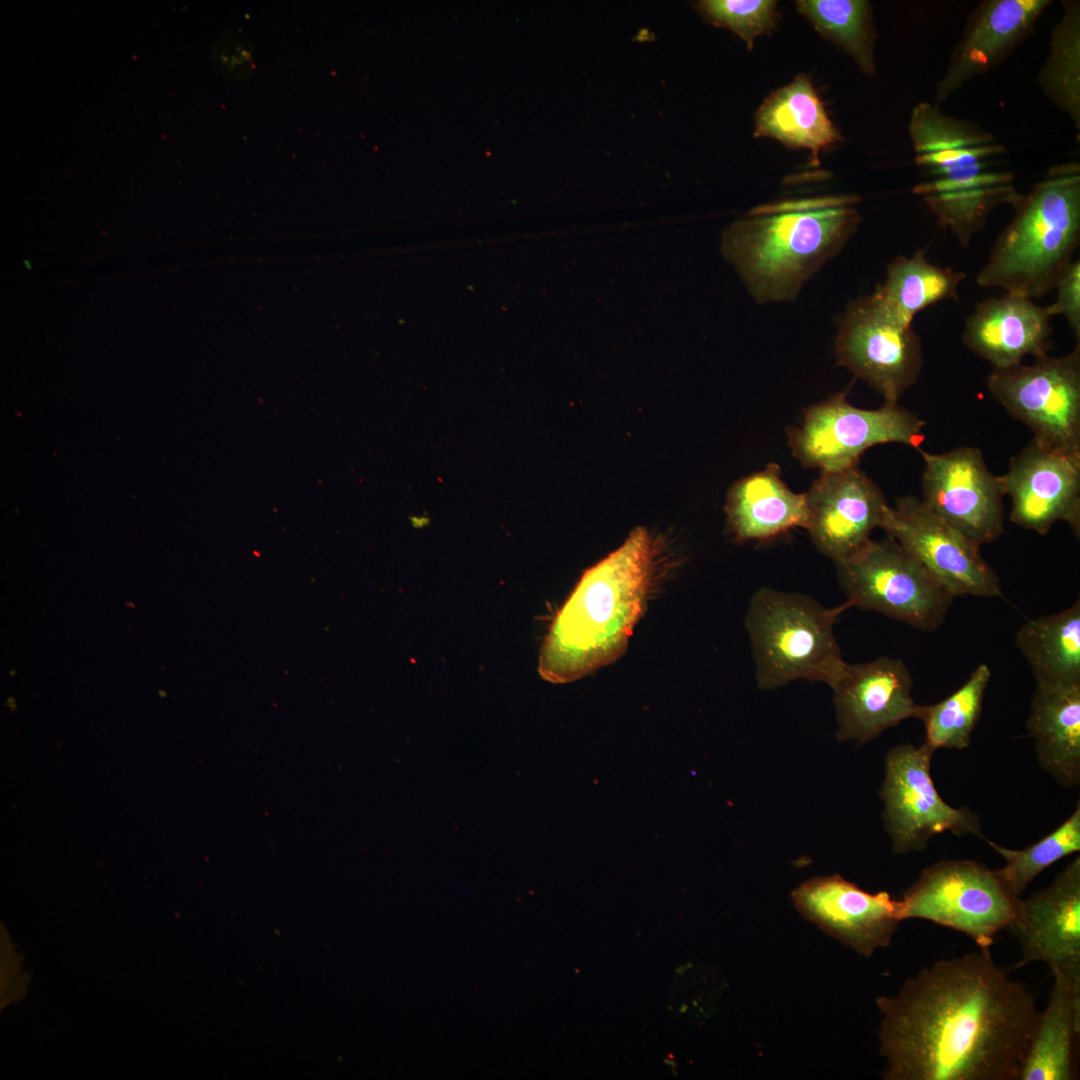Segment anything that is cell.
<instances>
[{
  "instance_id": "26",
  "label": "cell",
  "mask_w": 1080,
  "mask_h": 1080,
  "mask_svg": "<svg viewBox=\"0 0 1080 1080\" xmlns=\"http://www.w3.org/2000/svg\"><path fill=\"white\" fill-rule=\"evenodd\" d=\"M1015 644L1037 685L1080 683V601L1059 613L1027 620L1018 629Z\"/></svg>"
},
{
  "instance_id": "16",
  "label": "cell",
  "mask_w": 1080,
  "mask_h": 1080,
  "mask_svg": "<svg viewBox=\"0 0 1080 1080\" xmlns=\"http://www.w3.org/2000/svg\"><path fill=\"white\" fill-rule=\"evenodd\" d=\"M1000 481L1011 499V522L1045 535L1063 521L1079 537L1080 456L1052 451L1032 440L1011 459Z\"/></svg>"
},
{
  "instance_id": "24",
  "label": "cell",
  "mask_w": 1080,
  "mask_h": 1080,
  "mask_svg": "<svg viewBox=\"0 0 1080 1080\" xmlns=\"http://www.w3.org/2000/svg\"><path fill=\"white\" fill-rule=\"evenodd\" d=\"M753 135L776 139L788 148L807 149L812 164L819 163L822 150L842 140L806 74H798L764 99L754 115Z\"/></svg>"
},
{
  "instance_id": "20",
  "label": "cell",
  "mask_w": 1080,
  "mask_h": 1080,
  "mask_svg": "<svg viewBox=\"0 0 1080 1080\" xmlns=\"http://www.w3.org/2000/svg\"><path fill=\"white\" fill-rule=\"evenodd\" d=\"M1049 0H985L971 13L950 63L936 85L937 103L999 65L1028 37Z\"/></svg>"
},
{
  "instance_id": "22",
  "label": "cell",
  "mask_w": 1080,
  "mask_h": 1080,
  "mask_svg": "<svg viewBox=\"0 0 1080 1080\" xmlns=\"http://www.w3.org/2000/svg\"><path fill=\"white\" fill-rule=\"evenodd\" d=\"M725 512L728 529L737 541L766 540L805 528L806 496L791 491L780 477L779 466L770 463L731 486Z\"/></svg>"
},
{
  "instance_id": "11",
  "label": "cell",
  "mask_w": 1080,
  "mask_h": 1080,
  "mask_svg": "<svg viewBox=\"0 0 1080 1080\" xmlns=\"http://www.w3.org/2000/svg\"><path fill=\"white\" fill-rule=\"evenodd\" d=\"M934 752L924 742L897 745L886 756L879 796L896 854L923 851L932 837L946 831L983 838L980 817L967 807L950 806L938 793L930 773Z\"/></svg>"
},
{
  "instance_id": "14",
  "label": "cell",
  "mask_w": 1080,
  "mask_h": 1080,
  "mask_svg": "<svg viewBox=\"0 0 1080 1080\" xmlns=\"http://www.w3.org/2000/svg\"><path fill=\"white\" fill-rule=\"evenodd\" d=\"M918 451L924 462L923 504L980 546L997 540L1004 532V493L982 452L974 447Z\"/></svg>"
},
{
  "instance_id": "17",
  "label": "cell",
  "mask_w": 1080,
  "mask_h": 1080,
  "mask_svg": "<svg viewBox=\"0 0 1080 1080\" xmlns=\"http://www.w3.org/2000/svg\"><path fill=\"white\" fill-rule=\"evenodd\" d=\"M808 531L816 548L834 562L866 544L889 506L880 488L858 465L822 471L805 493Z\"/></svg>"
},
{
  "instance_id": "28",
  "label": "cell",
  "mask_w": 1080,
  "mask_h": 1080,
  "mask_svg": "<svg viewBox=\"0 0 1080 1080\" xmlns=\"http://www.w3.org/2000/svg\"><path fill=\"white\" fill-rule=\"evenodd\" d=\"M797 11L824 38L844 49L862 72L875 73L877 38L872 8L865 0H798Z\"/></svg>"
},
{
  "instance_id": "31",
  "label": "cell",
  "mask_w": 1080,
  "mask_h": 1080,
  "mask_svg": "<svg viewBox=\"0 0 1080 1080\" xmlns=\"http://www.w3.org/2000/svg\"><path fill=\"white\" fill-rule=\"evenodd\" d=\"M1006 862L997 872L1007 887L1018 897L1046 868L1065 856L1080 850V806L1054 831L1032 844L1015 850L1000 846L983 837Z\"/></svg>"
},
{
  "instance_id": "13",
  "label": "cell",
  "mask_w": 1080,
  "mask_h": 1080,
  "mask_svg": "<svg viewBox=\"0 0 1080 1080\" xmlns=\"http://www.w3.org/2000/svg\"><path fill=\"white\" fill-rule=\"evenodd\" d=\"M889 537L956 596L1003 597L1000 580L980 545L932 513L914 496L897 499L880 522Z\"/></svg>"
},
{
  "instance_id": "30",
  "label": "cell",
  "mask_w": 1080,
  "mask_h": 1080,
  "mask_svg": "<svg viewBox=\"0 0 1080 1080\" xmlns=\"http://www.w3.org/2000/svg\"><path fill=\"white\" fill-rule=\"evenodd\" d=\"M991 678L988 665L979 664L954 693L931 705H919L917 717L925 727V742L934 750L964 749L982 713Z\"/></svg>"
},
{
  "instance_id": "8",
  "label": "cell",
  "mask_w": 1080,
  "mask_h": 1080,
  "mask_svg": "<svg viewBox=\"0 0 1080 1080\" xmlns=\"http://www.w3.org/2000/svg\"><path fill=\"white\" fill-rule=\"evenodd\" d=\"M1019 900L997 870L972 860H942L924 869L904 893L899 916L931 921L990 948L1013 922Z\"/></svg>"
},
{
  "instance_id": "5",
  "label": "cell",
  "mask_w": 1080,
  "mask_h": 1080,
  "mask_svg": "<svg viewBox=\"0 0 1080 1080\" xmlns=\"http://www.w3.org/2000/svg\"><path fill=\"white\" fill-rule=\"evenodd\" d=\"M849 608H853L849 601L825 607L805 594L769 587L757 590L745 626L758 687L773 690L799 679L832 687L846 665L834 624Z\"/></svg>"
},
{
  "instance_id": "18",
  "label": "cell",
  "mask_w": 1080,
  "mask_h": 1080,
  "mask_svg": "<svg viewBox=\"0 0 1080 1080\" xmlns=\"http://www.w3.org/2000/svg\"><path fill=\"white\" fill-rule=\"evenodd\" d=\"M1021 947L1015 968L1044 962L1051 974L1080 981V858L1046 888L1019 900L1010 924Z\"/></svg>"
},
{
  "instance_id": "23",
  "label": "cell",
  "mask_w": 1080,
  "mask_h": 1080,
  "mask_svg": "<svg viewBox=\"0 0 1080 1080\" xmlns=\"http://www.w3.org/2000/svg\"><path fill=\"white\" fill-rule=\"evenodd\" d=\"M1027 730L1044 771L1062 787L1080 783V683L1037 685Z\"/></svg>"
},
{
  "instance_id": "27",
  "label": "cell",
  "mask_w": 1080,
  "mask_h": 1080,
  "mask_svg": "<svg viewBox=\"0 0 1080 1080\" xmlns=\"http://www.w3.org/2000/svg\"><path fill=\"white\" fill-rule=\"evenodd\" d=\"M966 274L930 263L923 250L911 257L898 256L887 267V277L874 292L901 322L911 325L915 315L938 302L958 301V288Z\"/></svg>"
},
{
  "instance_id": "3",
  "label": "cell",
  "mask_w": 1080,
  "mask_h": 1080,
  "mask_svg": "<svg viewBox=\"0 0 1080 1080\" xmlns=\"http://www.w3.org/2000/svg\"><path fill=\"white\" fill-rule=\"evenodd\" d=\"M853 195L758 206L723 232L722 250L759 303L791 301L857 230Z\"/></svg>"
},
{
  "instance_id": "9",
  "label": "cell",
  "mask_w": 1080,
  "mask_h": 1080,
  "mask_svg": "<svg viewBox=\"0 0 1080 1080\" xmlns=\"http://www.w3.org/2000/svg\"><path fill=\"white\" fill-rule=\"evenodd\" d=\"M987 386L997 402L1032 431L1043 448L1080 456V345L1059 357L993 368Z\"/></svg>"
},
{
  "instance_id": "1",
  "label": "cell",
  "mask_w": 1080,
  "mask_h": 1080,
  "mask_svg": "<svg viewBox=\"0 0 1080 1080\" xmlns=\"http://www.w3.org/2000/svg\"><path fill=\"white\" fill-rule=\"evenodd\" d=\"M885 1080H1019L1039 1020L989 948L941 959L879 996Z\"/></svg>"
},
{
  "instance_id": "2",
  "label": "cell",
  "mask_w": 1080,
  "mask_h": 1080,
  "mask_svg": "<svg viewBox=\"0 0 1080 1080\" xmlns=\"http://www.w3.org/2000/svg\"><path fill=\"white\" fill-rule=\"evenodd\" d=\"M643 527L587 569L545 636L538 671L551 683L585 677L617 660L642 617L659 557Z\"/></svg>"
},
{
  "instance_id": "19",
  "label": "cell",
  "mask_w": 1080,
  "mask_h": 1080,
  "mask_svg": "<svg viewBox=\"0 0 1080 1080\" xmlns=\"http://www.w3.org/2000/svg\"><path fill=\"white\" fill-rule=\"evenodd\" d=\"M912 686L911 673L901 659L882 656L866 663H846L831 687L837 739L864 744L903 720L916 718L919 704L913 700Z\"/></svg>"
},
{
  "instance_id": "33",
  "label": "cell",
  "mask_w": 1080,
  "mask_h": 1080,
  "mask_svg": "<svg viewBox=\"0 0 1080 1080\" xmlns=\"http://www.w3.org/2000/svg\"><path fill=\"white\" fill-rule=\"evenodd\" d=\"M1056 301L1047 306L1051 316L1063 315L1078 342L1080 339V262L1071 261L1055 286Z\"/></svg>"
},
{
  "instance_id": "12",
  "label": "cell",
  "mask_w": 1080,
  "mask_h": 1080,
  "mask_svg": "<svg viewBox=\"0 0 1080 1080\" xmlns=\"http://www.w3.org/2000/svg\"><path fill=\"white\" fill-rule=\"evenodd\" d=\"M834 346L838 363L880 393L885 402H898L916 383L924 364L917 333L875 293L849 303Z\"/></svg>"
},
{
  "instance_id": "25",
  "label": "cell",
  "mask_w": 1080,
  "mask_h": 1080,
  "mask_svg": "<svg viewBox=\"0 0 1080 1080\" xmlns=\"http://www.w3.org/2000/svg\"><path fill=\"white\" fill-rule=\"evenodd\" d=\"M1046 1008L1031 1038L1019 1080H1071L1072 1049L1080 1028V981L1052 974Z\"/></svg>"
},
{
  "instance_id": "29",
  "label": "cell",
  "mask_w": 1080,
  "mask_h": 1080,
  "mask_svg": "<svg viewBox=\"0 0 1080 1080\" xmlns=\"http://www.w3.org/2000/svg\"><path fill=\"white\" fill-rule=\"evenodd\" d=\"M1051 34L1050 53L1038 75L1043 93L1080 127V4L1063 1Z\"/></svg>"
},
{
  "instance_id": "10",
  "label": "cell",
  "mask_w": 1080,
  "mask_h": 1080,
  "mask_svg": "<svg viewBox=\"0 0 1080 1080\" xmlns=\"http://www.w3.org/2000/svg\"><path fill=\"white\" fill-rule=\"evenodd\" d=\"M925 422L898 402L875 410L849 404L844 393L811 406L800 427L789 431L792 454L807 467L836 471L858 465L868 448L901 443L920 449Z\"/></svg>"
},
{
  "instance_id": "6",
  "label": "cell",
  "mask_w": 1080,
  "mask_h": 1080,
  "mask_svg": "<svg viewBox=\"0 0 1080 1080\" xmlns=\"http://www.w3.org/2000/svg\"><path fill=\"white\" fill-rule=\"evenodd\" d=\"M908 131L923 181L913 192L928 207L1015 189L1013 173L994 168L1005 147L971 122L945 115L928 102L911 113Z\"/></svg>"
},
{
  "instance_id": "15",
  "label": "cell",
  "mask_w": 1080,
  "mask_h": 1080,
  "mask_svg": "<svg viewBox=\"0 0 1080 1080\" xmlns=\"http://www.w3.org/2000/svg\"><path fill=\"white\" fill-rule=\"evenodd\" d=\"M791 899L803 918L864 957L888 947L901 922L900 900L886 891H865L838 874L804 881Z\"/></svg>"
},
{
  "instance_id": "21",
  "label": "cell",
  "mask_w": 1080,
  "mask_h": 1080,
  "mask_svg": "<svg viewBox=\"0 0 1080 1080\" xmlns=\"http://www.w3.org/2000/svg\"><path fill=\"white\" fill-rule=\"evenodd\" d=\"M1051 317L1047 307L1032 299L1012 294L993 297L978 303L966 319L962 341L993 368H1006L1020 364L1027 355L1047 354Z\"/></svg>"
},
{
  "instance_id": "4",
  "label": "cell",
  "mask_w": 1080,
  "mask_h": 1080,
  "mask_svg": "<svg viewBox=\"0 0 1080 1080\" xmlns=\"http://www.w3.org/2000/svg\"><path fill=\"white\" fill-rule=\"evenodd\" d=\"M1011 206L1014 218L998 236L976 281L1007 294L1041 298L1055 288L1079 244V164L1051 167Z\"/></svg>"
},
{
  "instance_id": "32",
  "label": "cell",
  "mask_w": 1080,
  "mask_h": 1080,
  "mask_svg": "<svg viewBox=\"0 0 1080 1080\" xmlns=\"http://www.w3.org/2000/svg\"><path fill=\"white\" fill-rule=\"evenodd\" d=\"M777 2L774 0H702L695 9L714 26L727 28L738 35L748 50L755 39L777 26Z\"/></svg>"
},
{
  "instance_id": "7",
  "label": "cell",
  "mask_w": 1080,
  "mask_h": 1080,
  "mask_svg": "<svg viewBox=\"0 0 1080 1080\" xmlns=\"http://www.w3.org/2000/svg\"><path fill=\"white\" fill-rule=\"evenodd\" d=\"M835 564L839 584L853 607L878 612L924 632L942 625L955 598L891 537L870 539Z\"/></svg>"
}]
</instances>
